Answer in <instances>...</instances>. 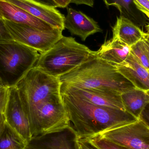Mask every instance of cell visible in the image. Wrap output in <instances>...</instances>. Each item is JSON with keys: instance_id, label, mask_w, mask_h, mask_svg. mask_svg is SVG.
I'll return each mask as SVG.
<instances>
[{"instance_id": "cell-1", "label": "cell", "mask_w": 149, "mask_h": 149, "mask_svg": "<svg viewBox=\"0 0 149 149\" xmlns=\"http://www.w3.org/2000/svg\"><path fill=\"white\" fill-rule=\"evenodd\" d=\"M74 138L85 140L110 126L139 119L125 110L92 104L77 96L61 94Z\"/></svg>"}, {"instance_id": "cell-2", "label": "cell", "mask_w": 149, "mask_h": 149, "mask_svg": "<svg viewBox=\"0 0 149 149\" xmlns=\"http://www.w3.org/2000/svg\"><path fill=\"white\" fill-rule=\"evenodd\" d=\"M61 83L85 88L104 89L122 94L135 89L114 65L98 57L96 51L79 66L59 78Z\"/></svg>"}, {"instance_id": "cell-3", "label": "cell", "mask_w": 149, "mask_h": 149, "mask_svg": "<svg viewBox=\"0 0 149 149\" xmlns=\"http://www.w3.org/2000/svg\"><path fill=\"white\" fill-rule=\"evenodd\" d=\"M94 52L73 38L63 36L49 50L40 54L34 67L59 78L79 66Z\"/></svg>"}, {"instance_id": "cell-4", "label": "cell", "mask_w": 149, "mask_h": 149, "mask_svg": "<svg viewBox=\"0 0 149 149\" xmlns=\"http://www.w3.org/2000/svg\"><path fill=\"white\" fill-rule=\"evenodd\" d=\"M40 55L15 40L0 41V79L4 86H15L34 67Z\"/></svg>"}, {"instance_id": "cell-5", "label": "cell", "mask_w": 149, "mask_h": 149, "mask_svg": "<svg viewBox=\"0 0 149 149\" xmlns=\"http://www.w3.org/2000/svg\"><path fill=\"white\" fill-rule=\"evenodd\" d=\"M59 78L46 74L34 67L15 85L28 118L36 109L60 93Z\"/></svg>"}, {"instance_id": "cell-6", "label": "cell", "mask_w": 149, "mask_h": 149, "mask_svg": "<svg viewBox=\"0 0 149 149\" xmlns=\"http://www.w3.org/2000/svg\"><path fill=\"white\" fill-rule=\"evenodd\" d=\"M93 138L107 140L129 149H149V127L139 119L112 125L86 139Z\"/></svg>"}, {"instance_id": "cell-7", "label": "cell", "mask_w": 149, "mask_h": 149, "mask_svg": "<svg viewBox=\"0 0 149 149\" xmlns=\"http://www.w3.org/2000/svg\"><path fill=\"white\" fill-rule=\"evenodd\" d=\"M2 20L13 40L35 49L40 54L49 50L63 36V31L59 29L42 30Z\"/></svg>"}, {"instance_id": "cell-8", "label": "cell", "mask_w": 149, "mask_h": 149, "mask_svg": "<svg viewBox=\"0 0 149 149\" xmlns=\"http://www.w3.org/2000/svg\"><path fill=\"white\" fill-rule=\"evenodd\" d=\"M4 114L7 124L29 144L32 141L29 121L15 86L9 88L8 97Z\"/></svg>"}, {"instance_id": "cell-9", "label": "cell", "mask_w": 149, "mask_h": 149, "mask_svg": "<svg viewBox=\"0 0 149 149\" xmlns=\"http://www.w3.org/2000/svg\"><path fill=\"white\" fill-rule=\"evenodd\" d=\"M60 93L77 96L94 105L125 110L121 94L113 91L78 87L67 83H61Z\"/></svg>"}, {"instance_id": "cell-10", "label": "cell", "mask_w": 149, "mask_h": 149, "mask_svg": "<svg viewBox=\"0 0 149 149\" xmlns=\"http://www.w3.org/2000/svg\"><path fill=\"white\" fill-rule=\"evenodd\" d=\"M18 6L33 16L47 23L54 29L64 30L65 16L56 8L34 0H4Z\"/></svg>"}, {"instance_id": "cell-11", "label": "cell", "mask_w": 149, "mask_h": 149, "mask_svg": "<svg viewBox=\"0 0 149 149\" xmlns=\"http://www.w3.org/2000/svg\"><path fill=\"white\" fill-rule=\"evenodd\" d=\"M65 17L64 28L72 35L78 36L81 40L86 41L89 36L102 32L97 22L80 11L67 8Z\"/></svg>"}, {"instance_id": "cell-12", "label": "cell", "mask_w": 149, "mask_h": 149, "mask_svg": "<svg viewBox=\"0 0 149 149\" xmlns=\"http://www.w3.org/2000/svg\"><path fill=\"white\" fill-rule=\"evenodd\" d=\"M0 18L15 23L29 25L42 30L54 29L47 23L4 0H0Z\"/></svg>"}, {"instance_id": "cell-13", "label": "cell", "mask_w": 149, "mask_h": 149, "mask_svg": "<svg viewBox=\"0 0 149 149\" xmlns=\"http://www.w3.org/2000/svg\"><path fill=\"white\" fill-rule=\"evenodd\" d=\"M118 71L136 89L149 91V71L131 54L120 64L115 65Z\"/></svg>"}, {"instance_id": "cell-14", "label": "cell", "mask_w": 149, "mask_h": 149, "mask_svg": "<svg viewBox=\"0 0 149 149\" xmlns=\"http://www.w3.org/2000/svg\"><path fill=\"white\" fill-rule=\"evenodd\" d=\"M113 33V38L130 47L141 40L145 34L134 23L123 16L117 17Z\"/></svg>"}, {"instance_id": "cell-15", "label": "cell", "mask_w": 149, "mask_h": 149, "mask_svg": "<svg viewBox=\"0 0 149 149\" xmlns=\"http://www.w3.org/2000/svg\"><path fill=\"white\" fill-rule=\"evenodd\" d=\"M130 47L116 38L106 41L96 51L101 59L115 65L123 63L130 53Z\"/></svg>"}, {"instance_id": "cell-16", "label": "cell", "mask_w": 149, "mask_h": 149, "mask_svg": "<svg viewBox=\"0 0 149 149\" xmlns=\"http://www.w3.org/2000/svg\"><path fill=\"white\" fill-rule=\"evenodd\" d=\"M121 96L125 110L139 119L143 110L149 103L148 92L135 88L123 93Z\"/></svg>"}, {"instance_id": "cell-17", "label": "cell", "mask_w": 149, "mask_h": 149, "mask_svg": "<svg viewBox=\"0 0 149 149\" xmlns=\"http://www.w3.org/2000/svg\"><path fill=\"white\" fill-rule=\"evenodd\" d=\"M29 144L6 122L0 136V149H28Z\"/></svg>"}, {"instance_id": "cell-18", "label": "cell", "mask_w": 149, "mask_h": 149, "mask_svg": "<svg viewBox=\"0 0 149 149\" xmlns=\"http://www.w3.org/2000/svg\"><path fill=\"white\" fill-rule=\"evenodd\" d=\"M107 8L110 6L116 7L120 13V16L125 17L132 21L141 19L140 12L135 5L133 0H103Z\"/></svg>"}, {"instance_id": "cell-19", "label": "cell", "mask_w": 149, "mask_h": 149, "mask_svg": "<svg viewBox=\"0 0 149 149\" xmlns=\"http://www.w3.org/2000/svg\"><path fill=\"white\" fill-rule=\"evenodd\" d=\"M130 53L149 71V54L143 38L130 47Z\"/></svg>"}, {"instance_id": "cell-20", "label": "cell", "mask_w": 149, "mask_h": 149, "mask_svg": "<svg viewBox=\"0 0 149 149\" xmlns=\"http://www.w3.org/2000/svg\"><path fill=\"white\" fill-rule=\"evenodd\" d=\"M49 149H72L66 135L61 134L52 136L46 143Z\"/></svg>"}, {"instance_id": "cell-21", "label": "cell", "mask_w": 149, "mask_h": 149, "mask_svg": "<svg viewBox=\"0 0 149 149\" xmlns=\"http://www.w3.org/2000/svg\"><path fill=\"white\" fill-rule=\"evenodd\" d=\"M79 140L86 142L96 149H129L103 139L93 138Z\"/></svg>"}, {"instance_id": "cell-22", "label": "cell", "mask_w": 149, "mask_h": 149, "mask_svg": "<svg viewBox=\"0 0 149 149\" xmlns=\"http://www.w3.org/2000/svg\"><path fill=\"white\" fill-rule=\"evenodd\" d=\"M9 88L0 89V114H4L8 97Z\"/></svg>"}, {"instance_id": "cell-23", "label": "cell", "mask_w": 149, "mask_h": 149, "mask_svg": "<svg viewBox=\"0 0 149 149\" xmlns=\"http://www.w3.org/2000/svg\"><path fill=\"white\" fill-rule=\"evenodd\" d=\"M139 11L143 13L149 18V0H133Z\"/></svg>"}, {"instance_id": "cell-24", "label": "cell", "mask_w": 149, "mask_h": 149, "mask_svg": "<svg viewBox=\"0 0 149 149\" xmlns=\"http://www.w3.org/2000/svg\"><path fill=\"white\" fill-rule=\"evenodd\" d=\"M13 40L4 22L0 18V41Z\"/></svg>"}, {"instance_id": "cell-25", "label": "cell", "mask_w": 149, "mask_h": 149, "mask_svg": "<svg viewBox=\"0 0 149 149\" xmlns=\"http://www.w3.org/2000/svg\"><path fill=\"white\" fill-rule=\"evenodd\" d=\"M148 93H149V91ZM139 119L149 127V103L145 107L140 115Z\"/></svg>"}, {"instance_id": "cell-26", "label": "cell", "mask_w": 149, "mask_h": 149, "mask_svg": "<svg viewBox=\"0 0 149 149\" xmlns=\"http://www.w3.org/2000/svg\"><path fill=\"white\" fill-rule=\"evenodd\" d=\"M74 143H76L80 149H96L86 142L76 138H74Z\"/></svg>"}, {"instance_id": "cell-27", "label": "cell", "mask_w": 149, "mask_h": 149, "mask_svg": "<svg viewBox=\"0 0 149 149\" xmlns=\"http://www.w3.org/2000/svg\"><path fill=\"white\" fill-rule=\"evenodd\" d=\"M95 0H71V3H73L76 5L84 4L90 7H93L94 3Z\"/></svg>"}, {"instance_id": "cell-28", "label": "cell", "mask_w": 149, "mask_h": 149, "mask_svg": "<svg viewBox=\"0 0 149 149\" xmlns=\"http://www.w3.org/2000/svg\"><path fill=\"white\" fill-rule=\"evenodd\" d=\"M56 4V8H65L71 3V0H52Z\"/></svg>"}, {"instance_id": "cell-29", "label": "cell", "mask_w": 149, "mask_h": 149, "mask_svg": "<svg viewBox=\"0 0 149 149\" xmlns=\"http://www.w3.org/2000/svg\"><path fill=\"white\" fill-rule=\"evenodd\" d=\"M6 124V120L4 114H0V136L4 129Z\"/></svg>"}, {"instance_id": "cell-30", "label": "cell", "mask_w": 149, "mask_h": 149, "mask_svg": "<svg viewBox=\"0 0 149 149\" xmlns=\"http://www.w3.org/2000/svg\"><path fill=\"white\" fill-rule=\"evenodd\" d=\"M34 1L38 2L40 3H42V4L48 5V6L56 8V4H55L54 2L52 0H34Z\"/></svg>"}, {"instance_id": "cell-31", "label": "cell", "mask_w": 149, "mask_h": 149, "mask_svg": "<svg viewBox=\"0 0 149 149\" xmlns=\"http://www.w3.org/2000/svg\"><path fill=\"white\" fill-rule=\"evenodd\" d=\"M143 41H144V44H145V46H146L149 54V41L144 36L143 37Z\"/></svg>"}, {"instance_id": "cell-32", "label": "cell", "mask_w": 149, "mask_h": 149, "mask_svg": "<svg viewBox=\"0 0 149 149\" xmlns=\"http://www.w3.org/2000/svg\"><path fill=\"white\" fill-rule=\"evenodd\" d=\"M5 87L4 86V85H3V83L2 81L1 80V79H0V89L1 88H3Z\"/></svg>"}, {"instance_id": "cell-33", "label": "cell", "mask_w": 149, "mask_h": 149, "mask_svg": "<svg viewBox=\"0 0 149 149\" xmlns=\"http://www.w3.org/2000/svg\"><path fill=\"white\" fill-rule=\"evenodd\" d=\"M144 37L149 41V34H147V33H145Z\"/></svg>"}, {"instance_id": "cell-34", "label": "cell", "mask_w": 149, "mask_h": 149, "mask_svg": "<svg viewBox=\"0 0 149 149\" xmlns=\"http://www.w3.org/2000/svg\"><path fill=\"white\" fill-rule=\"evenodd\" d=\"M146 30H147V34H149V24L146 26Z\"/></svg>"}, {"instance_id": "cell-35", "label": "cell", "mask_w": 149, "mask_h": 149, "mask_svg": "<svg viewBox=\"0 0 149 149\" xmlns=\"http://www.w3.org/2000/svg\"><path fill=\"white\" fill-rule=\"evenodd\" d=\"M74 148H75V149H80L79 148V147H78V145H77V144H76V143H74Z\"/></svg>"}, {"instance_id": "cell-36", "label": "cell", "mask_w": 149, "mask_h": 149, "mask_svg": "<svg viewBox=\"0 0 149 149\" xmlns=\"http://www.w3.org/2000/svg\"></svg>"}]
</instances>
